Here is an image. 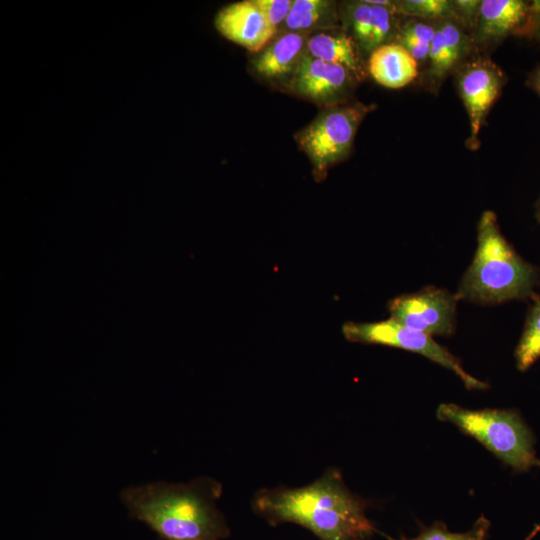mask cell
Listing matches in <instances>:
<instances>
[{
	"label": "cell",
	"instance_id": "obj_1",
	"mask_svg": "<svg viewBox=\"0 0 540 540\" xmlns=\"http://www.w3.org/2000/svg\"><path fill=\"white\" fill-rule=\"evenodd\" d=\"M367 503L351 493L341 472L327 469L313 483L299 487L261 489L253 509L272 525L291 522L321 540H367L375 531L366 515Z\"/></svg>",
	"mask_w": 540,
	"mask_h": 540
},
{
	"label": "cell",
	"instance_id": "obj_2",
	"mask_svg": "<svg viewBox=\"0 0 540 540\" xmlns=\"http://www.w3.org/2000/svg\"><path fill=\"white\" fill-rule=\"evenodd\" d=\"M221 495V483L203 476L187 483L129 486L119 496L132 518L164 540H222L229 528L216 506Z\"/></svg>",
	"mask_w": 540,
	"mask_h": 540
},
{
	"label": "cell",
	"instance_id": "obj_3",
	"mask_svg": "<svg viewBox=\"0 0 540 540\" xmlns=\"http://www.w3.org/2000/svg\"><path fill=\"white\" fill-rule=\"evenodd\" d=\"M540 287V267L526 261L501 233L495 212L477 224V246L456 291L459 301L494 306L531 300Z\"/></svg>",
	"mask_w": 540,
	"mask_h": 540
},
{
	"label": "cell",
	"instance_id": "obj_4",
	"mask_svg": "<svg viewBox=\"0 0 540 540\" xmlns=\"http://www.w3.org/2000/svg\"><path fill=\"white\" fill-rule=\"evenodd\" d=\"M437 418L458 427L491 451L514 472L540 467L532 431L521 415L512 409H467L454 403H442Z\"/></svg>",
	"mask_w": 540,
	"mask_h": 540
},
{
	"label": "cell",
	"instance_id": "obj_5",
	"mask_svg": "<svg viewBox=\"0 0 540 540\" xmlns=\"http://www.w3.org/2000/svg\"><path fill=\"white\" fill-rule=\"evenodd\" d=\"M372 109L360 102L327 107L298 132L297 143L316 179L324 178L330 167L349 156L357 130Z\"/></svg>",
	"mask_w": 540,
	"mask_h": 540
},
{
	"label": "cell",
	"instance_id": "obj_6",
	"mask_svg": "<svg viewBox=\"0 0 540 540\" xmlns=\"http://www.w3.org/2000/svg\"><path fill=\"white\" fill-rule=\"evenodd\" d=\"M342 333L350 342L390 346L420 354L452 371L468 390L488 388L486 382L469 374L459 359L432 336L406 327L391 318L377 322H347L342 327Z\"/></svg>",
	"mask_w": 540,
	"mask_h": 540
},
{
	"label": "cell",
	"instance_id": "obj_7",
	"mask_svg": "<svg viewBox=\"0 0 540 540\" xmlns=\"http://www.w3.org/2000/svg\"><path fill=\"white\" fill-rule=\"evenodd\" d=\"M455 85L469 120L466 146L476 150L479 135L491 107L507 83V75L488 55L474 54L453 74Z\"/></svg>",
	"mask_w": 540,
	"mask_h": 540
},
{
	"label": "cell",
	"instance_id": "obj_8",
	"mask_svg": "<svg viewBox=\"0 0 540 540\" xmlns=\"http://www.w3.org/2000/svg\"><path fill=\"white\" fill-rule=\"evenodd\" d=\"M456 293L429 285L405 293L388 303L390 318L429 336L449 337L456 330Z\"/></svg>",
	"mask_w": 540,
	"mask_h": 540
},
{
	"label": "cell",
	"instance_id": "obj_9",
	"mask_svg": "<svg viewBox=\"0 0 540 540\" xmlns=\"http://www.w3.org/2000/svg\"><path fill=\"white\" fill-rule=\"evenodd\" d=\"M358 80L345 67L305 53L292 77L290 87L299 96L331 107L346 101Z\"/></svg>",
	"mask_w": 540,
	"mask_h": 540
},
{
	"label": "cell",
	"instance_id": "obj_10",
	"mask_svg": "<svg viewBox=\"0 0 540 540\" xmlns=\"http://www.w3.org/2000/svg\"><path fill=\"white\" fill-rule=\"evenodd\" d=\"M531 1L481 0L471 34L474 54H485L509 36L523 37L529 22Z\"/></svg>",
	"mask_w": 540,
	"mask_h": 540
},
{
	"label": "cell",
	"instance_id": "obj_11",
	"mask_svg": "<svg viewBox=\"0 0 540 540\" xmlns=\"http://www.w3.org/2000/svg\"><path fill=\"white\" fill-rule=\"evenodd\" d=\"M435 27L421 83L430 93L437 94L444 81L474 55V49L471 36L456 21L443 20Z\"/></svg>",
	"mask_w": 540,
	"mask_h": 540
},
{
	"label": "cell",
	"instance_id": "obj_12",
	"mask_svg": "<svg viewBox=\"0 0 540 540\" xmlns=\"http://www.w3.org/2000/svg\"><path fill=\"white\" fill-rule=\"evenodd\" d=\"M214 25L223 37L251 52L264 49L277 32L267 23L253 0L223 7L216 14Z\"/></svg>",
	"mask_w": 540,
	"mask_h": 540
},
{
	"label": "cell",
	"instance_id": "obj_13",
	"mask_svg": "<svg viewBox=\"0 0 540 540\" xmlns=\"http://www.w3.org/2000/svg\"><path fill=\"white\" fill-rule=\"evenodd\" d=\"M307 39V33H283L253 59L254 71L268 80L291 78L306 53Z\"/></svg>",
	"mask_w": 540,
	"mask_h": 540
},
{
	"label": "cell",
	"instance_id": "obj_14",
	"mask_svg": "<svg viewBox=\"0 0 540 540\" xmlns=\"http://www.w3.org/2000/svg\"><path fill=\"white\" fill-rule=\"evenodd\" d=\"M367 70L381 86L399 89L418 77L419 64L401 45L391 42L370 53Z\"/></svg>",
	"mask_w": 540,
	"mask_h": 540
},
{
	"label": "cell",
	"instance_id": "obj_15",
	"mask_svg": "<svg viewBox=\"0 0 540 540\" xmlns=\"http://www.w3.org/2000/svg\"><path fill=\"white\" fill-rule=\"evenodd\" d=\"M306 53L347 68L359 81L366 76L362 53L353 37L343 31H321L308 36Z\"/></svg>",
	"mask_w": 540,
	"mask_h": 540
},
{
	"label": "cell",
	"instance_id": "obj_16",
	"mask_svg": "<svg viewBox=\"0 0 540 540\" xmlns=\"http://www.w3.org/2000/svg\"><path fill=\"white\" fill-rule=\"evenodd\" d=\"M336 5L328 0H294L285 20L289 32L307 33L317 29L330 30L337 26Z\"/></svg>",
	"mask_w": 540,
	"mask_h": 540
},
{
	"label": "cell",
	"instance_id": "obj_17",
	"mask_svg": "<svg viewBox=\"0 0 540 540\" xmlns=\"http://www.w3.org/2000/svg\"><path fill=\"white\" fill-rule=\"evenodd\" d=\"M435 23L405 17L397 29L394 41L418 62L426 64L435 34Z\"/></svg>",
	"mask_w": 540,
	"mask_h": 540
},
{
	"label": "cell",
	"instance_id": "obj_18",
	"mask_svg": "<svg viewBox=\"0 0 540 540\" xmlns=\"http://www.w3.org/2000/svg\"><path fill=\"white\" fill-rule=\"evenodd\" d=\"M522 334L515 348L517 369L528 370L540 358V295L531 299Z\"/></svg>",
	"mask_w": 540,
	"mask_h": 540
},
{
	"label": "cell",
	"instance_id": "obj_19",
	"mask_svg": "<svg viewBox=\"0 0 540 540\" xmlns=\"http://www.w3.org/2000/svg\"><path fill=\"white\" fill-rule=\"evenodd\" d=\"M394 9L404 17L431 23L456 21L452 0H400L394 1Z\"/></svg>",
	"mask_w": 540,
	"mask_h": 540
},
{
	"label": "cell",
	"instance_id": "obj_20",
	"mask_svg": "<svg viewBox=\"0 0 540 540\" xmlns=\"http://www.w3.org/2000/svg\"><path fill=\"white\" fill-rule=\"evenodd\" d=\"M370 5L372 6V24L365 51L368 55L376 48L393 42L399 26L394 5Z\"/></svg>",
	"mask_w": 540,
	"mask_h": 540
},
{
	"label": "cell",
	"instance_id": "obj_21",
	"mask_svg": "<svg viewBox=\"0 0 540 540\" xmlns=\"http://www.w3.org/2000/svg\"><path fill=\"white\" fill-rule=\"evenodd\" d=\"M489 528V520L481 515L472 528L463 533L450 532L444 523L437 521L423 528L416 537H401L399 540H487Z\"/></svg>",
	"mask_w": 540,
	"mask_h": 540
},
{
	"label": "cell",
	"instance_id": "obj_22",
	"mask_svg": "<svg viewBox=\"0 0 540 540\" xmlns=\"http://www.w3.org/2000/svg\"><path fill=\"white\" fill-rule=\"evenodd\" d=\"M347 20L351 29V36L365 53L372 24V6L365 0L350 2L347 6Z\"/></svg>",
	"mask_w": 540,
	"mask_h": 540
},
{
	"label": "cell",
	"instance_id": "obj_23",
	"mask_svg": "<svg viewBox=\"0 0 540 540\" xmlns=\"http://www.w3.org/2000/svg\"><path fill=\"white\" fill-rule=\"evenodd\" d=\"M267 23L274 29L285 22L294 0H253Z\"/></svg>",
	"mask_w": 540,
	"mask_h": 540
},
{
	"label": "cell",
	"instance_id": "obj_24",
	"mask_svg": "<svg viewBox=\"0 0 540 540\" xmlns=\"http://www.w3.org/2000/svg\"><path fill=\"white\" fill-rule=\"evenodd\" d=\"M456 22L471 36L481 0H452Z\"/></svg>",
	"mask_w": 540,
	"mask_h": 540
},
{
	"label": "cell",
	"instance_id": "obj_25",
	"mask_svg": "<svg viewBox=\"0 0 540 540\" xmlns=\"http://www.w3.org/2000/svg\"><path fill=\"white\" fill-rule=\"evenodd\" d=\"M523 37L540 43V0L531 1V13Z\"/></svg>",
	"mask_w": 540,
	"mask_h": 540
},
{
	"label": "cell",
	"instance_id": "obj_26",
	"mask_svg": "<svg viewBox=\"0 0 540 540\" xmlns=\"http://www.w3.org/2000/svg\"><path fill=\"white\" fill-rule=\"evenodd\" d=\"M527 85L537 94L540 99V64L529 74Z\"/></svg>",
	"mask_w": 540,
	"mask_h": 540
},
{
	"label": "cell",
	"instance_id": "obj_27",
	"mask_svg": "<svg viewBox=\"0 0 540 540\" xmlns=\"http://www.w3.org/2000/svg\"><path fill=\"white\" fill-rule=\"evenodd\" d=\"M534 216L536 221L540 224V195L534 204Z\"/></svg>",
	"mask_w": 540,
	"mask_h": 540
}]
</instances>
